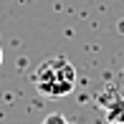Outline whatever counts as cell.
<instances>
[{
  "instance_id": "cell-1",
  "label": "cell",
  "mask_w": 124,
  "mask_h": 124,
  "mask_svg": "<svg viewBox=\"0 0 124 124\" xmlns=\"http://www.w3.org/2000/svg\"><path fill=\"white\" fill-rule=\"evenodd\" d=\"M33 84H36L41 96L61 99V96H66V94H71L76 89V69L63 56H53V58H46L36 66Z\"/></svg>"
},
{
  "instance_id": "cell-2",
  "label": "cell",
  "mask_w": 124,
  "mask_h": 124,
  "mask_svg": "<svg viewBox=\"0 0 124 124\" xmlns=\"http://www.w3.org/2000/svg\"><path fill=\"white\" fill-rule=\"evenodd\" d=\"M106 114H109V122L111 124H124V99L116 96L114 104L106 106Z\"/></svg>"
},
{
  "instance_id": "cell-3",
  "label": "cell",
  "mask_w": 124,
  "mask_h": 124,
  "mask_svg": "<svg viewBox=\"0 0 124 124\" xmlns=\"http://www.w3.org/2000/svg\"><path fill=\"white\" fill-rule=\"evenodd\" d=\"M41 124H69V122H66V116H63V114L53 111V114H48V116H46V119H43Z\"/></svg>"
},
{
  "instance_id": "cell-4",
  "label": "cell",
  "mask_w": 124,
  "mask_h": 124,
  "mask_svg": "<svg viewBox=\"0 0 124 124\" xmlns=\"http://www.w3.org/2000/svg\"><path fill=\"white\" fill-rule=\"evenodd\" d=\"M0 66H3V48H0Z\"/></svg>"
}]
</instances>
